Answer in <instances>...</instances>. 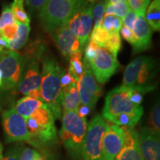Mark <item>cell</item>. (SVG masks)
<instances>
[{"label":"cell","mask_w":160,"mask_h":160,"mask_svg":"<svg viewBox=\"0 0 160 160\" xmlns=\"http://www.w3.org/2000/svg\"><path fill=\"white\" fill-rule=\"evenodd\" d=\"M108 122L100 115L93 118L87 129L82 152V160H102V140Z\"/></svg>","instance_id":"ba28073f"},{"label":"cell","mask_w":160,"mask_h":160,"mask_svg":"<svg viewBox=\"0 0 160 160\" xmlns=\"http://www.w3.org/2000/svg\"><path fill=\"white\" fill-rule=\"evenodd\" d=\"M25 59L17 51H5L0 59V71L2 76V91L17 89L22 75Z\"/></svg>","instance_id":"52a82bcc"},{"label":"cell","mask_w":160,"mask_h":160,"mask_svg":"<svg viewBox=\"0 0 160 160\" xmlns=\"http://www.w3.org/2000/svg\"><path fill=\"white\" fill-rule=\"evenodd\" d=\"M139 145L144 160H160L159 133L145 127L139 133Z\"/></svg>","instance_id":"5bb4252c"},{"label":"cell","mask_w":160,"mask_h":160,"mask_svg":"<svg viewBox=\"0 0 160 160\" xmlns=\"http://www.w3.org/2000/svg\"><path fill=\"white\" fill-rule=\"evenodd\" d=\"M130 10V8L128 6V4L127 2V0L125 1L122 2L116 5H110V4H107L105 8V16H108V15H114L117 17L122 18L127 14V13Z\"/></svg>","instance_id":"83f0119b"},{"label":"cell","mask_w":160,"mask_h":160,"mask_svg":"<svg viewBox=\"0 0 160 160\" xmlns=\"http://www.w3.org/2000/svg\"><path fill=\"white\" fill-rule=\"evenodd\" d=\"M80 106V99L78 94L77 83H72L62 88V107L63 112H77Z\"/></svg>","instance_id":"ac0fdd59"},{"label":"cell","mask_w":160,"mask_h":160,"mask_svg":"<svg viewBox=\"0 0 160 160\" xmlns=\"http://www.w3.org/2000/svg\"><path fill=\"white\" fill-rule=\"evenodd\" d=\"M142 115L143 111L135 113H121L119 115L110 117L106 120L120 127L134 128L135 125L138 123Z\"/></svg>","instance_id":"603a6c76"},{"label":"cell","mask_w":160,"mask_h":160,"mask_svg":"<svg viewBox=\"0 0 160 160\" xmlns=\"http://www.w3.org/2000/svg\"><path fill=\"white\" fill-rule=\"evenodd\" d=\"M1 160H19V153L17 151H14L7 157H2Z\"/></svg>","instance_id":"b9f144b4"},{"label":"cell","mask_w":160,"mask_h":160,"mask_svg":"<svg viewBox=\"0 0 160 160\" xmlns=\"http://www.w3.org/2000/svg\"><path fill=\"white\" fill-rule=\"evenodd\" d=\"M110 33L105 28H103L102 26L98 28H95L91 33V37L89 40L93 42L96 45L99 46V48H103L105 44L108 39Z\"/></svg>","instance_id":"f546056e"},{"label":"cell","mask_w":160,"mask_h":160,"mask_svg":"<svg viewBox=\"0 0 160 160\" xmlns=\"http://www.w3.org/2000/svg\"><path fill=\"white\" fill-rule=\"evenodd\" d=\"M72 83H77V81L72 77L69 72H67V73H65V72H64L61 77L62 88H64L67 87V86L70 85Z\"/></svg>","instance_id":"74e56055"},{"label":"cell","mask_w":160,"mask_h":160,"mask_svg":"<svg viewBox=\"0 0 160 160\" xmlns=\"http://www.w3.org/2000/svg\"><path fill=\"white\" fill-rule=\"evenodd\" d=\"M150 126L151 129L153 131L159 133L160 129V105L159 102H158L153 106L152 109L151 115H150Z\"/></svg>","instance_id":"836d02e7"},{"label":"cell","mask_w":160,"mask_h":160,"mask_svg":"<svg viewBox=\"0 0 160 160\" xmlns=\"http://www.w3.org/2000/svg\"><path fill=\"white\" fill-rule=\"evenodd\" d=\"M83 73L78 80L77 88L80 103L92 109L102 95V88L92 73L90 64L83 61Z\"/></svg>","instance_id":"9c48e42d"},{"label":"cell","mask_w":160,"mask_h":160,"mask_svg":"<svg viewBox=\"0 0 160 160\" xmlns=\"http://www.w3.org/2000/svg\"><path fill=\"white\" fill-rule=\"evenodd\" d=\"M151 0H127L130 9L138 15H145L146 10Z\"/></svg>","instance_id":"d6a6232c"},{"label":"cell","mask_w":160,"mask_h":160,"mask_svg":"<svg viewBox=\"0 0 160 160\" xmlns=\"http://www.w3.org/2000/svg\"><path fill=\"white\" fill-rule=\"evenodd\" d=\"M0 36H2V35H1V33H0Z\"/></svg>","instance_id":"c3c4849f"},{"label":"cell","mask_w":160,"mask_h":160,"mask_svg":"<svg viewBox=\"0 0 160 160\" xmlns=\"http://www.w3.org/2000/svg\"><path fill=\"white\" fill-rule=\"evenodd\" d=\"M25 120L28 129L31 135L30 144L39 148L44 146L54 145L57 143L55 119L47 105L43 103Z\"/></svg>","instance_id":"7a4b0ae2"},{"label":"cell","mask_w":160,"mask_h":160,"mask_svg":"<svg viewBox=\"0 0 160 160\" xmlns=\"http://www.w3.org/2000/svg\"><path fill=\"white\" fill-rule=\"evenodd\" d=\"M5 50H4V49L1 48H0V59H1V57H2L3 53H5Z\"/></svg>","instance_id":"7dc6e473"},{"label":"cell","mask_w":160,"mask_h":160,"mask_svg":"<svg viewBox=\"0 0 160 160\" xmlns=\"http://www.w3.org/2000/svg\"><path fill=\"white\" fill-rule=\"evenodd\" d=\"M2 151H3V148H2V144L0 143V160L2 159L3 157V155H2Z\"/></svg>","instance_id":"f6af8a7d"},{"label":"cell","mask_w":160,"mask_h":160,"mask_svg":"<svg viewBox=\"0 0 160 160\" xmlns=\"http://www.w3.org/2000/svg\"><path fill=\"white\" fill-rule=\"evenodd\" d=\"M2 85V72L0 71V88H1Z\"/></svg>","instance_id":"bcb514c9"},{"label":"cell","mask_w":160,"mask_h":160,"mask_svg":"<svg viewBox=\"0 0 160 160\" xmlns=\"http://www.w3.org/2000/svg\"><path fill=\"white\" fill-rule=\"evenodd\" d=\"M124 143V132L120 126L108 123L102 140V160H114Z\"/></svg>","instance_id":"7c38bea8"},{"label":"cell","mask_w":160,"mask_h":160,"mask_svg":"<svg viewBox=\"0 0 160 160\" xmlns=\"http://www.w3.org/2000/svg\"><path fill=\"white\" fill-rule=\"evenodd\" d=\"M64 71L54 59L45 57L42 60L40 85L42 102L50 108L54 119H59L62 116L61 77Z\"/></svg>","instance_id":"6da1fadb"},{"label":"cell","mask_w":160,"mask_h":160,"mask_svg":"<svg viewBox=\"0 0 160 160\" xmlns=\"http://www.w3.org/2000/svg\"><path fill=\"white\" fill-rule=\"evenodd\" d=\"M10 7L17 22L30 24L31 19L24 7V0H13V3L10 5Z\"/></svg>","instance_id":"d4e9b609"},{"label":"cell","mask_w":160,"mask_h":160,"mask_svg":"<svg viewBox=\"0 0 160 160\" xmlns=\"http://www.w3.org/2000/svg\"><path fill=\"white\" fill-rule=\"evenodd\" d=\"M25 59V67L17 89L23 95L27 96L33 90L40 88L41 72L39 62L36 59Z\"/></svg>","instance_id":"9a60e30c"},{"label":"cell","mask_w":160,"mask_h":160,"mask_svg":"<svg viewBox=\"0 0 160 160\" xmlns=\"http://www.w3.org/2000/svg\"><path fill=\"white\" fill-rule=\"evenodd\" d=\"M145 15H138L133 26V32L134 53H139L148 49L151 45V28L145 20Z\"/></svg>","instance_id":"e0dca14e"},{"label":"cell","mask_w":160,"mask_h":160,"mask_svg":"<svg viewBox=\"0 0 160 160\" xmlns=\"http://www.w3.org/2000/svg\"><path fill=\"white\" fill-rule=\"evenodd\" d=\"M99 46L96 45L93 42L88 40L87 45L85 48V58L83 61L87 62L88 63H91V61L94 59L97 55V51Z\"/></svg>","instance_id":"e575fe53"},{"label":"cell","mask_w":160,"mask_h":160,"mask_svg":"<svg viewBox=\"0 0 160 160\" xmlns=\"http://www.w3.org/2000/svg\"><path fill=\"white\" fill-rule=\"evenodd\" d=\"M88 124L85 118H81L77 112H63L60 139L69 155L74 160H82V152Z\"/></svg>","instance_id":"3957f363"},{"label":"cell","mask_w":160,"mask_h":160,"mask_svg":"<svg viewBox=\"0 0 160 160\" xmlns=\"http://www.w3.org/2000/svg\"><path fill=\"white\" fill-rule=\"evenodd\" d=\"M145 20L154 31L160 30V0H153L146 10Z\"/></svg>","instance_id":"cb8c5ba5"},{"label":"cell","mask_w":160,"mask_h":160,"mask_svg":"<svg viewBox=\"0 0 160 160\" xmlns=\"http://www.w3.org/2000/svg\"><path fill=\"white\" fill-rule=\"evenodd\" d=\"M47 1L48 0H25V2L30 13H33L37 11L39 12Z\"/></svg>","instance_id":"8d00e7d4"},{"label":"cell","mask_w":160,"mask_h":160,"mask_svg":"<svg viewBox=\"0 0 160 160\" xmlns=\"http://www.w3.org/2000/svg\"><path fill=\"white\" fill-rule=\"evenodd\" d=\"M140 111H143V108L132 102L130 99V89L122 85L108 93L102 117L106 120L121 113H135Z\"/></svg>","instance_id":"8992f818"},{"label":"cell","mask_w":160,"mask_h":160,"mask_svg":"<svg viewBox=\"0 0 160 160\" xmlns=\"http://www.w3.org/2000/svg\"><path fill=\"white\" fill-rule=\"evenodd\" d=\"M120 33H121L122 37H123V39L126 40L127 42L131 44L132 45L133 44V32H132L131 30H129L127 28L124 27V26H122L121 29H120Z\"/></svg>","instance_id":"ab89813d"},{"label":"cell","mask_w":160,"mask_h":160,"mask_svg":"<svg viewBox=\"0 0 160 160\" xmlns=\"http://www.w3.org/2000/svg\"><path fill=\"white\" fill-rule=\"evenodd\" d=\"M60 53L69 59L72 56L82 53L83 48L74 33L65 25L51 33Z\"/></svg>","instance_id":"4fadbf2b"},{"label":"cell","mask_w":160,"mask_h":160,"mask_svg":"<svg viewBox=\"0 0 160 160\" xmlns=\"http://www.w3.org/2000/svg\"><path fill=\"white\" fill-rule=\"evenodd\" d=\"M82 54V53L74 54L69 59L70 65L68 72L77 82L83 73V64L81 61Z\"/></svg>","instance_id":"f1b7e54d"},{"label":"cell","mask_w":160,"mask_h":160,"mask_svg":"<svg viewBox=\"0 0 160 160\" xmlns=\"http://www.w3.org/2000/svg\"><path fill=\"white\" fill-rule=\"evenodd\" d=\"M121 128L124 132V143L114 160H144L139 149V133L134 128Z\"/></svg>","instance_id":"2e32d148"},{"label":"cell","mask_w":160,"mask_h":160,"mask_svg":"<svg viewBox=\"0 0 160 160\" xmlns=\"http://www.w3.org/2000/svg\"><path fill=\"white\" fill-rule=\"evenodd\" d=\"M91 108L82 105L81 106H79V109H78V111H77V114L79 117L85 118L86 116L89 114V113L91 112Z\"/></svg>","instance_id":"60d3db41"},{"label":"cell","mask_w":160,"mask_h":160,"mask_svg":"<svg viewBox=\"0 0 160 160\" xmlns=\"http://www.w3.org/2000/svg\"><path fill=\"white\" fill-rule=\"evenodd\" d=\"M30 31H31L30 24L18 22L17 34H16L14 39L9 42L10 51H17L22 48L28 40Z\"/></svg>","instance_id":"7402d4cb"},{"label":"cell","mask_w":160,"mask_h":160,"mask_svg":"<svg viewBox=\"0 0 160 160\" xmlns=\"http://www.w3.org/2000/svg\"><path fill=\"white\" fill-rule=\"evenodd\" d=\"M35 150L30 148H25L20 153L19 156V160H32L34 156Z\"/></svg>","instance_id":"f35d334b"},{"label":"cell","mask_w":160,"mask_h":160,"mask_svg":"<svg viewBox=\"0 0 160 160\" xmlns=\"http://www.w3.org/2000/svg\"><path fill=\"white\" fill-rule=\"evenodd\" d=\"M155 73L156 63L152 59L148 57L147 59L145 60L140 69L134 87H151V86L156 85V84L151 83Z\"/></svg>","instance_id":"ffe728a7"},{"label":"cell","mask_w":160,"mask_h":160,"mask_svg":"<svg viewBox=\"0 0 160 160\" xmlns=\"http://www.w3.org/2000/svg\"><path fill=\"white\" fill-rule=\"evenodd\" d=\"M2 124L7 142H27L30 143L31 135L28 129L26 120L14 108L3 112Z\"/></svg>","instance_id":"30bf717a"},{"label":"cell","mask_w":160,"mask_h":160,"mask_svg":"<svg viewBox=\"0 0 160 160\" xmlns=\"http://www.w3.org/2000/svg\"><path fill=\"white\" fill-rule=\"evenodd\" d=\"M106 5H107V0H99L93 5V23H94L93 28L101 26L104 14H105Z\"/></svg>","instance_id":"4dcf8cb0"},{"label":"cell","mask_w":160,"mask_h":160,"mask_svg":"<svg viewBox=\"0 0 160 160\" xmlns=\"http://www.w3.org/2000/svg\"><path fill=\"white\" fill-rule=\"evenodd\" d=\"M32 160H45V158L42 157L39 152H37V151H35L34 153V156H33V158Z\"/></svg>","instance_id":"7bdbcfd3"},{"label":"cell","mask_w":160,"mask_h":160,"mask_svg":"<svg viewBox=\"0 0 160 160\" xmlns=\"http://www.w3.org/2000/svg\"><path fill=\"white\" fill-rule=\"evenodd\" d=\"M13 13H12L10 5H4L1 16H0V32L6 28L17 23Z\"/></svg>","instance_id":"1f68e13d"},{"label":"cell","mask_w":160,"mask_h":160,"mask_svg":"<svg viewBox=\"0 0 160 160\" xmlns=\"http://www.w3.org/2000/svg\"><path fill=\"white\" fill-rule=\"evenodd\" d=\"M79 0H48L39 12L44 29L51 33L67 24Z\"/></svg>","instance_id":"277c9868"},{"label":"cell","mask_w":160,"mask_h":160,"mask_svg":"<svg viewBox=\"0 0 160 160\" xmlns=\"http://www.w3.org/2000/svg\"><path fill=\"white\" fill-rule=\"evenodd\" d=\"M90 0H79L66 25L74 33L83 48L88 42L93 25V8Z\"/></svg>","instance_id":"5b68a950"},{"label":"cell","mask_w":160,"mask_h":160,"mask_svg":"<svg viewBox=\"0 0 160 160\" xmlns=\"http://www.w3.org/2000/svg\"><path fill=\"white\" fill-rule=\"evenodd\" d=\"M137 15L133 12L132 10L130 9L128 12L127 13L125 17H124L122 19V24L124 27L127 28L129 30H131L132 31L133 29V26H134V24L137 21Z\"/></svg>","instance_id":"d590c367"},{"label":"cell","mask_w":160,"mask_h":160,"mask_svg":"<svg viewBox=\"0 0 160 160\" xmlns=\"http://www.w3.org/2000/svg\"><path fill=\"white\" fill-rule=\"evenodd\" d=\"M147 58L148 57H145V56L137 57L126 67L125 72H124L123 85L128 88H132L134 87L140 69Z\"/></svg>","instance_id":"d6986e66"},{"label":"cell","mask_w":160,"mask_h":160,"mask_svg":"<svg viewBox=\"0 0 160 160\" xmlns=\"http://www.w3.org/2000/svg\"><path fill=\"white\" fill-rule=\"evenodd\" d=\"M43 105V102L40 100L33 98L25 97L20 99L16 104L14 109L20 116L24 119H27L36 110Z\"/></svg>","instance_id":"44dd1931"},{"label":"cell","mask_w":160,"mask_h":160,"mask_svg":"<svg viewBox=\"0 0 160 160\" xmlns=\"http://www.w3.org/2000/svg\"><path fill=\"white\" fill-rule=\"evenodd\" d=\"M96 80L104 84L113 76L119 68L117 59L103 48H98L97 55L90 63Z\"/></svg>","instance_id":"8fae6325"},{"label":"cell","mask_w":160,"mask_h":160,"mask_svg":"<svg viewBox=\"0 0 160 160\" xmlns=\"http://www.w3.org/2000/svg\"><path fill=\"white\" fill-rule=\"evenodd\" d=\"M101 26L108 33L119 32L122 26V19L114 15L105 16L103 17Z\"/></svg>","instance_id":"4316f807"},{"label":"cell","mask_w":160,"mask_h":160,"mask_svg":"<svg viewBox=\"0 0 160 160\" xmlns=\"http://www.w3.org/2000/svg\"><path fill=\"white\" fill-rule=\"evenodd\" d=\"M109 37L104 45L103 48L109 52L115 58L117 57V54L121 49V37L119 32L109 33Z\"/></svg>","instance_id":"484cf974"},{"label":"cell","mask_w":160,"mask_h":160,"mask_svg":"<svg viewBox=\"0 0 160 160\" xmlns=\"http://www.w3.org/2000/svg\"><path fill=\"white\" fill-rule=\"evenodd\" d=\"M125 1V0H107V4H110V5H116L122 2Z\"/></svg>","instance_id":"ee69618b"}]
</instances>
